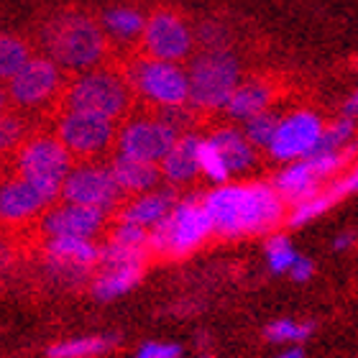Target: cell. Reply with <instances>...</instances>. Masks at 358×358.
<instances>
[{
    "label": "cell",
    "mask_w": 358,
    "mask_h": 358,
    "mask_svg": "<svg viewBox=\"0 0 358 358\" xmlns=\"http://www.w3.org/2000/svg\"><path fill=\"white\" fill-rule=\"evenodd\" d=\"M108 213L80 202H54L44 210L41 215V233L46 238L49 236H80V238H95L105 228Z\"/></svg>",
    "instance_id": "16"
},
{
    "label": "cell",
    "mask_w": 358,
    "mask_h": 358,
    "mask_svg": "<svg viewBox=\"0 0 358 358\" xmlns=\"http://www.w3.org/2000/svg\"><path fill=\"white\" fill-rule=\"evenodd\" d=\"M146 18L149 15H143L134 6H113L103 10L100 26H103L108 41H113V44H141Z\"/></svg>",
    "instance_id": "22"
},
{
    "label": "cell",
    "mask_w": 358,
    "mask_h": 358,
    "mask_svg": "<svg viewBox=\"0 0 358 358\" xmlns=\"http://www.w3.org/2000/svg\"><path fill=\"white\" fill-rule=\"evenodd\" d=\"M136 358H182V348L177 343H146L138 348Z\"/></svg>",
    "instance_id": "37"
},
{
    "label": "cell",
    "mask_w": 358,
    "mask_h": 358,
    "mask_svg": "<svg viewBox=\"0 0 358 358\" xmlns=\"http://www.w3.org/2000/svg\"><path fill=\"white\" fill-rule=\"evenodd\" d=\"M67 72L44 52L34 54L18 75L10 77L6 83L8 100L23 113H36L44 110L49 105L62 103L64 87H67Z\"/></svg>",
    "instance_id": "10"
},
{
    "label": "cell",
    "mask_w": 358,
    "mask_h": 358,
    "mask_svg": "<svg viewBox=\"0 0 358 358\" xmlns=\"http://www.w3.org/2000/svg\"><path fill=\"white\" fill-rule=\"evenodd\" d=\"M313 330H315L313 322H299L284 317V320L268 322L266 338L271 343H302V341H307V338L313 336Z\"/></svg>",
    "instance_id": "33"
},
{
    "label": "cell",
    "mask_w": 358,
    "mask_h": 358,
    "mask_svg": "<svg viewBox=\"0 0 358 358\" xmlns=\"http://www.w3.org/2000/svg\"><path fill=\"white\" fill-rule=\"evenodd\" d=\"M200 141L202 136L194 131H185L179 136L169 154L162 159V177L172 187L189 185L200 174Z\"/></svg>",
    "instance_id": "19"
},
{
    "label": "cell",
    "mask_w": 358,
    "mask_h": 358,
    "mask_svg": "<svg viewBox=\"0 0 358 358\" xmlns=\"http://www.w3.org/2000/svg\"><path fill=\"white\" fill-rule=\"evenodd\" d=\"M274 103V87L271 83L262 80V77H251V80H241L238 87L233 90V95L228 97L223 113L236 123L254 118L259 113L268 110Z\"/></svg>",
    "instance_id": "20"
},
{
    "label": "cell",
    "mask_w": 358,
    "mask_h": 358,
    "mask_svg": "<svg viewBox=\"0 0 358 358\" xmlns=\"http://www.w3.org/2000/svg\"><path fill=\"white\" fill-rule=\"evenodd\" d=\"M108 238L118 241V243H126V246L149 248V228H141V225H136V223L118 220V223L113 225V231Z\"/></svg>",
    "instance_id": "34"
},
{
    "label": "cell",
    "mask_w": 358,
    "mask_h": 358,
    "mask_svg": "<svg viewBox=\"0 0 358 358\" xmlns=\"http://www.w3.org/2000/svg\"><path fill=\"white\" fill-rule=\"evenodd\" d=\"M189 108L223 110L241 83V59L231 49H202L189 57Z\"/></svg>",
    "instance_id": "6"
},
{
    "label": "cell",
    "mask_w": 358,
    "mask_h": 358,
    "mask_svg": "<svg viewBox=\"0 0 358 358\" xmlns=\"http://www.w3.org/2000/svg\"><path fill=\"white\" fill-rule=\"evenodd\" d=\"M313 274H315V264L307 259V256H297V262L292 264V268H289V276L294 279V282H299V284H305V282H310L313 279Z\"/></svg>",
    "instance_id": "38"
},
{
    "label": "cell",
    "mask_w": 358,
    "mask_h": 358,
    "mask_svg": "<svg viewBox=\"0 0 358 358\" xmlns=\"http://www.w3.org/2000/svg\"><path fill=\"white\" fill-rule=\"evenodd\" d=\"M341 115L358 120V87H353L351 92L343 97V103H341Z\"/></svg>",
    "instance_id": "39"
},
{
    "label": "cell",
    "mask_w": 358,
    "mask_h": 358,
    "mask_svg": "<svg viewBox=\"0 0 358 358\" xmlns=\"http://www.w3.org/2000/svg\"><path fill=\"white\" fill-rule=\"evenodd\" d=\"M276 358H305V353L299 351V348H289V351H284V353H279Z\"/></svg>",
    "instance_id": "43"
},
{
    "label": "cell",
    "mask_w": 358,
    "mask_h": 358,
    "mask_svg": "<svg viewBox=\"0 0 358 358\" xmlns=\"http://www.w3.org/2000/svg\"><path fill=\"white\" fill-rule=\"evenodd\" d=\"M126 77L134 95L141 97L154 110L189 105V72L182 62L157 59L143 54L128 64Z\"/></svg>",
    "instance_id": "8"
},
{
    "label": "cell",
    "mask_w": 358,
    "mask_h": 358,
    "mask_svg": "<svg viewBox=\"0 0 358 358\" xmlns=\"http://www.w3.org/2000/svg\"><path fill=\"white\" fill-rule=\"evenodd\" d=\"M38 44L64 72L80 75L85 69L100 67L108 54V36L97 18L83 10H57L38 29Z\"/></svg>",
    "instance_id": "2"
},
{
    "label": "cell",
    "mask_w": 358,
    "mask_h": 358,
    "mask_svg": "<svg viewBox=\"0 0 358 358\" xmlns=\"http://www.w3.org/2000/svg\"><path fill=\"white\" fill-rule=\"evenodd\" d=\"M213 231L205 202L197 194H187L174 202L172 213L149 231V251L166 259H182L205 243Z\"/></svg>",
    "instance_id": "5"
},
{
    "label": "cell",
    "mask_w": 358,
    "mask_h": 358,
    "mask_svg": "<svg viewBox=\"0 0 358 358\" xmlns=\"http://www.w3.org/2000/svg\"><path fill=\"white\" fill-rule=\"evenodd\" d=\"M210 138L217 143V149L223 154L225 164L231 169V174H246L251 166L256 164V146L246 138L243 134V128H236V126H220L215 128Z\"/></svg>",
    "instance_id": "23"
},
{
    "label": "cell",
    "mask_w": 358,
    "mask_h": 358,
    "mask_svg": "<svg viewBox=\"0 0 358 358\" xmlns=\"http://www.w3.org/2000/svg\"><path fill=\"white\" fill-rule=\"evenodd\" d=\"M134 90L128 83L126 72H118L113 67H92L75 75L64 87L59 108L72 110H87L105 115V118L120 120L126 118L134 105Z\"/></svg>",
    "instance_id": "4"
},
{
    "label": "cell",
    "mask_w": 358,
    "mask_h": 358,
    "mask_svg": "<svg viewBox=\"0 0 358 358\" xmlns=\"http://www.w3.org/2000/svg\"><path fill=\"white\" fill-rule=\"evenodd\" d=\"M276 123H279V115L268 108V110L259 113V115H254V118L243 120L241 126H243V134H246V138L254 143L256 149L266 151V146L271 143V138H274Z\"/></svg>",
    "instance_id": "32"
},
{
    "label": "cell",
    "mask_w": 358,
    "mask_h": 358,
    "mask_svg": "<svg viewBox=\"0 0 358 358\" xmlns=\"http://www.w3.org/2000/svg\"><path fill=\"white\" fill-rule=\"evenodd\" d=\"M197 34L185 15L172 8H159L146 18L141 49L149 57L169 62H187L192 57Z\"/></svg>",
    "instance_id": "14"
},
{
    "label": "cell",
    "mask_w": 358,
    "mask_h": 358,
    "mask_svg": "<svg viewBox=\"0 0 358 358\" xmlns=\"http://www.w3.org/2000/svg\"><path fill=\"white\" fill-rule=\"evenodd\" d=\"M356 159L358 141L338 151H315L310 157L284 164L274 174L271 185L276 187V192L282 194L287 205H297V202L313 197L315 192H320L330 179H336L341 172H345Z\"/></svg>",
    "instance_id": "7"
},
{
    "label": "cell",
    "mask_w": 358,
    "mask_h": 358,
    "mask_svg": "<svg viewBox=\"0 0 358 358\" xmlns=\"http://www.w3.org/2000/svg\"><path fill=\"white\" fill-rule=\"evenodd\" d=\"M264 254H266V264L271 274H289L292 264L297 262V251L292 246V241L282 233H271L264 246Z\"/></svg>",
    "instance_id": "30"
},
{
    "label": "cell",
    "mask_w": 358,
    "mask_h": 358,
    "mask_svg": "<svg viewBox=\"0 0 358 358\" xmlns=\"http://www.w3.org/2000/svg\"><path fill=\"white\" fill-rule=\"evenodd\" d=\"M192 123V108H164L146 115H126L115 136V154L162 164L177 138Z\"/></svg>",
    "instance_id": "3"
},
{
    "label": "cell",
    "mask_w": 358,
    "mask_h": 358,
    "mask_svg": "<svg viewBox=\"0 0 358 358\" xmlns=\"http://www.w3.org/2000/svg\"><path fill=\"white\" fill-rule=\"evenodd\" d=\"M220 238L268 236L287 220V202L271 182H223L202 194Z\"/></svg>",
    "instance_id": "1"
},
{
    "label": "cell",
    "mask_w": 358,
    "mask_h": 358,
    "mask_svg": "<svg viewBox=\"0 0 358 358\" xmlns=\"http://www.w3.org/2000/svg\"><path fill=\"white\" fill-rule=\"evenodd\" d=\"M177 192L172 187H157V189H149V192L134 194V200L123 202L118 208V220H126V223H136L141 228H154L157 223H162L169 213H172L174 202H177Z\"/></svg>",
    "instance_id": "18"
},
{
    "label": "cell",
    "mask_w": 358,
    "mask_h": 358,
    "mask_svg": "<svg viewBox=\"0 0 358 358\" xmlns=\"http://www.w3.org/2000/svg\"><path fill=\"white\" fill-rule=\"evenodd\" d=\"M356 138H358V120L341 115V118H336L333 123L325 126V134H322V141L317 146V151L345 149V146L356 143Z\"/></svg>",
    "instance_id": "31"
},
{
    "label": "cell",
    "mask_w": 358,
    "mask_h": 358,
    "mask_svg": "<svg viewBox=\"0 0 358 358\" xmlns=\"http://www.w3.org/2000/svg\"><path fill=\"white\" fill-rule=\"evenodd\" d=\"M49 205L54 202L29 179L18 174L0 179V223L21 225L26 220L41 217Z\"/></svg>",
    "instance_id": "17"
},
{
    "label": "cell",
    "mask_w": 358,
    "mask_h": 358,
    "mask_svg": "<svg viewBox=\"0 0 358 358\" xmlns=\"http://www.w3.org/2000/svg\"><path fill=\"white\" fill-rule=\"evenodd\" d=\"M123 197L126 192L120 189L110 164H100L97 159H85L69 169L64 185H62L59 200L90 205V208L105 210L110 215L123 205Z\"/></svg>",
    "instance_id": "12"
},
{
    "label": "cell",
    "mask_w": 358,
    "mask_h": 358,
    "mask_svg": "<svg viewBox=\"0 0 358 358\" xmlns=\"http://www.w3.org/2000/svg\"><path fill=\"white\" fill-rule=\"evenodd\" d=\"M8 105H10V100H8V90L0 85V113H6Z\"/></svg>",
    "instance_id": "42"
},
{
    "label": "cell",
    "mask_w": 358,
    "mask_h": 358,
    "mask_svg": "<svg viewBox=\"0 0 358 358\" xmlns=\"http://www.w3.org/2000/svg\"><path fill=\"white\" fill-rule=\"evenodd\" d=\"M149 248H136L118 243V241L108 238L100 246V259H97V268H113V266H134V264H146L149 259Z\"/></svg>",
    "instance_id": "28"
},
{
    "label": "cell",
    "mask_w": 358,
    "mask_h": 358,
    "mask_svg": "<svg viewBox=\"0 0 358 358\" xmlns=\"http://www.w3.org/2000/svg\"><path fill=\"white\" fill-rule=\"evenodd\" d=\"M118 120L97 115L87 110H72L62 108L54 134L59 136V141L69 149V154L80 162L85 159H100L108 154V149L115 146L118 136Z\"/></svg>",
    "instance_id": "11"
},
{
    "label": "cell",
    "mask_w": 358,
    "mask_h": 358,
    "mask_svg": "<svg viewBox=\"0 0 358 358\" xmlns=\"http://www.w3.org/2000/svg\"><path fill=\"white\" fill-rule=\"evenodd\" d=\"M143 276V264H134V266H113V268H97V276L92 279V297L100 302L115 299L120 294H126L141 282Z\"/></svg>",
    "instance_id": "24"
},
{
    "label": "cell",
    "mask_w": 358,
    "mask_h": 358,
    "mask_svg": "<svg viewBox=\"0 0 358 358\" xmlns=\"http://www.w3.org/2000/svg\"><path fill=\"white\" fill-rule=\"evenodd\" d=\"M29 128H31V120L18 108L15 110L8 108L6 113H0V157L18 151V146L31 136Z\"/></svg>",
    "instance_id": "27"
},
{
    "label": "cell",
    "mask_w": 358,
    "mask_h": 358,
    "mask_svg": "<svg viewBox=\"0 0 358 358\" xmlns=\"http://www.w3.org/2000/svg\"><path fill=\"white\" fill-rule=\"evenodd\" d=\"M200 174L205 179H210L213 185H223V182H231V169L225 164L223 154L217 149V143L210 138V136H202L200 141Z\"/></svg>",
    "instance_id": "29"
},
{
    "label": "cell",
    "mask_w": 358,
    "mask_h": 358,
    "mask_svg": "<svg viewBox=\"0 0 358 358\" xmlns=\"http://www.w3.org/2000/svg\"><path fill=\"white\" fill-rule=\"evenodd\" d=\"M8 262H10V251H8V246L0 241V266H8Z\"/></svg>",
    "instance_id": "41"
},
{
    "label": "cell",
    "mask_w": 358,
    "mask_h": 358,
    "mask_svg": "<svg viewBox=\"0 0 358 358\" xmlns=\"http://www.w3.org/2000/svg\"><path fill=\"white\" fill-rule=\"evenodd\" d=\"M34 57L31 44L26 38L13 34H0V85H6L10 77L18 75V69Z\"/></svg>",
    "instance_id": "26"
},
{
    "label": "cell",
    "mask_w": 358,
    "mask_h": 358,
    "mask_svg": "<svg viewBox=\"0 0 358 358\" xmlns=\"http://www.w3.org/2000/svg\"><path fill=\"white\" fill-rule=\"evenodd\" d=\"M353 243H356V233H351V231L338 233L336 238H333V251H348Z\"/></svg>",
    "instance_id": "40"
},
{
    "label": "cell",
    "mask_w": 358,
    "mask_h": 358,
    "mask_svg": "<svg viewBox=\"0 0 358 358\" xmlns=\"http://www.w3.org/2000/svg\"><path fill=\"white\" fill-rule=\"evenodd\" d=\"M110 169L118 179L120 189L126 194H141L149 189H157L162 185V166L141 162V159H131L123 154H115L110 162Z\"/></svg>",
    "instance_id": "21"
},
{
    "label": "cell",
    "mask_w": 358,
    "mask_h": 358,
    "mask_svg": "<svg viewBox=\"0 0 358 358\" xmlns=\"http://www.w3.org/2000/svg\"><path fill=\"white\" fill-rule=\"evenodd\" d=\"M325 187L333 192V197H336L338 202L345 200V197H351V194H358V159L345 169V172H341L336 179H330Z\"/></svg>",
    "instance_id": "35"
},
{
    "label": "cell",
    "mask_w": 358,
    "mask_h": 358,
    "mask_svg": "<svg viewBox=\"0 0 358 358\" xmlns=\"http://www.w3.org/2000/svg\"><path fill=\"white\" fill-rule=\"evenodd\" d=\"M325 118L310 108H297L279 115L274 138L266 146V154L279 164H289L317 151L325 134Z\"/></svg>",
    "instance_id": "13"
},
{
    "label": "cell",
    "mask_w": 358,
    "mask_h": 358,
    "mask_svg": "<svg viewBox=\"0 0 358 358\" xmlns=\"http://www.w3.org/2000/svg\"><path fill=\"white\" fill-rule=\"evenodd\" d=\"M44 256L57 279L72 284H83L85 276L97 266L100 246L92 238L80 236H49L44 243Z\"/></svg>",
    "instance_id": "15"
},
{
    "label": "cell",
    "mask_w": 358,
    "mask_h": 358,
    "mask_svg": "<svg viewBox=\"0 0 358 358\" xmlns=\"http://www.w3.org/2000/svg\"><path fill=\"white\" fill-rule=\"evenodd\" d=\"M13 166L18 177L34 182L49 200L57 202L69 169L75 166V157L57 134H36L18 146Z\"/></svg>",
    "instance_id": "9"
},
{
    "label": "cell",
    "mask_w": 358,
    "mask_h": 358,
    "mask_svg": "<svg viewBox=\"0 0 358 358\" xmlns=\"http://www.w3.org/2000/svg\"><path fill=\"white\" fill-rule=\"evenodd\" d=\"M115 336H83V338H69L62 343H54L46 356L49 358H95L108 353L115 345Z\"/></svg>",
    "instance_id": "25"
},
{
    "label": "cell",
    "mask_w": 358,
    "mask_h": 358,
    "mask_svg": "<svg viewBox=\"0 0 358 358\" xmlns=\"http://www.w3.org/2000/svg\"><path fill=\"white\" fill-rule=\"evenodd\" d=\"M194 34H197V41H202L205 49H228V44H225V29L217 26V23H205Z\"/></svg>",
    "instance_id": "36"
}]
</instances>
